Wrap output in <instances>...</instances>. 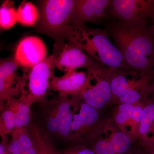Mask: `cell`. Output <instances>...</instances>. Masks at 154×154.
Masks as SVG:
<instances>
[{"label": "cell", "mask_w": 154, "mask_h": 154, "mask_svg": "<svg viewBox=\"0 0 154 154\" xmlns=\"http://www.w3.org/2000/svg\"><path fill=\"white\" fill-rule=\"evenodd\" d=\"M76 3L77 0L42 1L39 19L34 31L58 41L70 23Z\"/></svg>", "instance_id": "277c9868"}, {"label": "cell", "mask_w": 154, "mask_h": 154, "mask_svg": "<svg viewBox=\"0 0 154 154\" xmlns=\"http://www.w3.org/2000/svg\"><path fill=\"white\" fill-rule=\"evenodd\" d=\"M107 138L113 146L116 154H126L129 151L131 140L125 132L122 131L112 132Z\"/></svg>", "instance_id": "44dd1931"}, {"label": "cell", "mask_w": 154, "mask_h": 154, "mask_svg": "<svg viewBox=\"0 0 154 154\" xmlns=\"http://www.w3.org/2000/svg\"><path fill=\"white\" fill-rule=\"evenodd\" d=\"M5 154H12L10 153H9V152H7V153H6Z\"/></svg>", "instance_id": "f546056e"}, {"label": "cell", "mask_w": 154, "mask_h": 154, "mask_svg": "<svg viewBox=\"0 0 154 154\" xmlns=\"http://www.w3.org/2000/svg\"><path fill=\"white\" fill-rule=\"evenodd\" d=\"M73 118L71 125L70 141L92 140L99 125V114L96 110L77 98Z\"/></svg>", "instance_id": "9c48e42d"}, {"label": "cell", "mask_w": 154, "mask_h": 154, "mask_svg": "<svg viewBox=\"0 0 154 154\" xmlns=\"http://www.w3.org/2000/svg\"><path fill=\"white\" fill-rule=\"evenodd\" d=\"M18 64L14 57L1 60L0 63V98L6 102L18 94L22 95V77L17 73Z\"/></svg>", "instance_id": "4fadbf2b"}, {"label": "cell", "mask_w": 154, "mask_h": 154, "mask_svg": "<svg viewBox=\"0 0 154 154\" xmlns=\"http://www.w3.org/2000/svg\"><path fill=\"white\" fill-rule=\"evenodd\" d=\"M110 39L105 29L91 28L86 25L75 27L69 25L57 41L71 42L91 58L113 71L131 72L127 66L121 52Z\"/></svg>", "instance_id": "7a4b0ae2"}, {"label": "cell", "mask_w": 154, "mask_h": 154, "mask_svg": "<svg viewBox=\"0 0 154 154\" xmlns=\"http://www.w3.org/2000/svg\"><path fill=\"white\" fill-rule=\"evenodd\" d=\"M111 0H77L70 25L75 27L87 23H99L107 17Z\"/></svg>", "instance_id": "8fae6325"}, {"label": "cell", "mask_w": 154, "mask_h": 154, "mask_svg": "<svg viewBox=\"0 0 154 154\" xmlns=\"http://www.w3.org/2000/svg\"><path fill=\"white\" fill-rule=\"evenodd\" d=\"M140 104H120L115 116L116 124L122 128L130 125L133 130L138 131L143 107Z\"/></svg>", "instance_id": "2e32d148"}, {"label": "cell", "mask_w": 154, "mask_h": 154, "mask_svg": "<svg viewBox=\"0 0 154 154\" xmlns=\"http://www.w3.org/2000/svg\"><path fill=\"white\" fill-rule=\"evenodd\" d=\"M150 96L151 97L152 101L154 102V75L151 78L146 89L145 95Z\"/></svg>", "instance_id": "484cf974"}, {"label": "cell", "mask_w": 154, "mask_h": 154, "mask_svg": "<svg viewBox=\"0 0 154 154\" xmlns=\"http://www.w3.org/2000/svg\"><path fill=\"white\" fill-rule=\"evenodd\" d=\"M132 72L113 70L110 81V88L112 99L119 104H133L139 102L144 96L151 75L142 76L140 79L135 77L127 79L128 75Z\"/></svg>", "instance_id": "52a82bcc"}, {"label": "cell", "mask_w": 154, "mask_h": 154, "mask_svg": "<svg viewBox=\"0 0 154 154\" xmlns=\"http://www.w3.org/2000/svg\"><path fill=\"white\" fill-rule=\"evenodd\" d=\"M123 22L154 20V0H111L107 17Z\"/></svg>", "instance_id": "ba28073f"}, {"label": "cell", "mask_w": 154, "mask_h": 154, "mask_svg": "<svg viewBox=\"0 0 154 154\" xmlns=\"http://www.w3.org/2000/svg\"><path fill=\"white\" fill-rule=\"evenodd\" d=\"M87 79V72L71 71L62 76H54L51 82L50 88L57 92L59 96L73 98L81 94Z\"/></svg>", "instance_id": "5bb4252c"}, {"label": "cell", "mask_w": 154, "mask_h": 154, "mask_svg": "<svg viewBox=\"0 0 154 154\" xmlns=\"http://www.w3.org/2000/svg\"><path fill=\"white\" fill-rule=\"evenodd\" d=\"M27 128L36 146L37 154H61L57 150L52 140L34 123H32Z\"/></svg>", "instance_id": "ac0fdd59"}, {"label": "cell", "mask_w": 154, "mask_h": 154, "mask_svg": "<svg viewBox=\"0 0 154 154\" xmlns=\"http://www.w3.org/2000/svg\"><path fill=\"white\" fill-rule=\"evenodd\" d=\"M152 26L154 29V21H152Z\"/></svg>", "instance_id": "f1b7e54d"}, {"label": "cell", "mask_w": 154, "mask_h": 154, "mask_svg": "<svg viewBox=\"0 0 154 154\" xmlns=\"http://www.w3.org/2000/svg\"><path fill=\"white\" fill-rule=\"evenodd\" d=\"M105 30L121 52L131 71L141 76L154 73V29L147 19L133 22L112 20Z\"/></svg>", "instance_id": "6da1fadb"}, {"label": "cell", "mask_w": 154, "mask_h": 154, "mask_svg": "<svg viewBox=\"0 0 154 154\" xmlns=\"http://www.w3.org/2000/svg\"><path fill=\"white\" fill-rule=\"evenodd\" d=\"M47 57L44 42L35 36H26L19 42L14 57L19 66L24 69L33 67Z\"/></svg>", "instance_id": "7c38bea8"}, {"label": "cell", "mask_w": 154, "mask_h": 154, "mask_svg": "<svg viewBox=\"0 0 154 154\" xmlns=\"http://www.w3.org/2000/svg\"><path fill=\"white\" fill-rule=\"evenodd\" d=\"M143 106L139 125V135L148 151L154 149V102L150 100Z\"/></svg>", "instance_id": "9a60e30c"}, {"label": "cell", "mask_w": 154, "mask_h": 154, "mask_svg": "<svg viewBox=\"0 0 154 154\" xmlns=\"http://www.w3.org/2000/svg\"><path fill=\"white\" fill-rule=\"evenodd\" d=\"M17 21L25 26L36 25L39 19V13L31 2L23 1L17 10Z\"/></svg>", "instance_id": "d6986e66"}, {"label": "cell", "mask_w": 154, "mask_h": 154, "mask_svg": "<svg viewBox=\"0 0 154 154\" xmlns=\"http://www.w3.org/2000/svg\"><path fill=\"white\" fill-rule=\"evenodd\" d=\"M6 106L15 115V129L27 128L33 123V113L30 106L26 103L23 96H20L19 99H10L6 102Z\"/></svg>", "instance_id": "e0dca14e"}, {"label": "cell", "mask_w": 154, "mask_h": 154, "mask_svg": "<svg viewBox=\"0 0 154 154\" xmlns=\"http://www.w3.org/2000/svg\"><path fill=\"white\" fill-rule=\"evenodd\" d=\"M21 146L22 149V154H37L36 146L32 139L22 143Z\"/></svg>", "instance_id": "d4e9b609"}, {"label": "cell", "mask_w": 154, "mask_h": 154, "mask_svg": "<svg viewBox=\"0 0 154 154\" xmlns=\"http://www.w3.org/2000/svg\"><path fill=\"white\" fill-rule=\"evenodd\" d=\"M7 152L12 154H22V149L21 143L16 135L12 133V139L8 144Z\"/></svg>", "instance_id": "603a6c76"}, {"label": "cell", "mask_w": 154, "mask_h": 154, "mask_svg": "<svg viewBox=\"0 0 154 154\" xmlns=\"http://www.w3.org/2000/svg\"><path fill=\"white\" fill-rule=\"evenodd\" d=\"M55 57L51 54L45 60L30 68L24 69L22 77V92L26 103L31 107L35 103H41L47 99L48 91L54 76Z\"/></svg>", "instance_id": "8992f818"}, {"label": "cell", "mask_w": 154, "mask_h": 154, "mask_svg": "<svg viewBox=\"0 0 154 154\" xmlns=\"http://www.w3.org/2000/svg\"><path fill=\"white\" fill-rule=\"evenodd\" d=\"M16 128L15 115L13 111L6 106L1 112L0 118L1 135L13 133Z\"/></svg>", "instance_id": "7402d4cb"}, {"label": "cell", "mask_w": 154, "mask_h": 154, "mask_svg": "<svg viewBox=\"0 0 154 154\" xmlns=\"http://www.w3.org/2000/svg\"><path fill=\"white\" fill-rule=\"evenodd\" d=\"M76 103L75 98L58 95L46 99L38 103L37 122L33 123L51 140L70 141L71 125Z\"/></svg>", "instance_id": "3957f363"}, {"label": "cell", "mask_w": 154, "mask_h": 154, "mask_svg": "<svg viewBox=\"0 0 154 154\" xmlns=\"http://www.w3.org/2000/svg\"><path fill=\"white\" fill-rule=\"evenodd\" d=\"M61 154H96L93 149L84 146H77L65 150Z\"/></svg>", "instance_id": "cb8c5ba5"}, {"label": "cell", "mask_w": 154, "mask_h": 154, "mask_svg": "<svg viewBox=\"0 0 154 154\" xmlns=\"http://www.w3.org/2000/svg\"><path fill=\"white\" fill-rule=\"evenodd\" d=\"M52 54L55 57V67L66 72L80 68L86 69L92 60L82 50L67 40L55 42Z\"/></svg>", "instance_id": "30bf717a"}, {"label": "cell", "mask_w": 154, "mask_h": 154, "mask_svg": "<svg viewBox=\"0 0 154 154\" xmlns=\"http://www.w3.org/2000/svg\"><path fill=\"white\" fill-rule=\"evenodd\" d=\"M86 69L85 86L81 94L74 97L99 110L112 100L110 81L113 70L92 58Z\"/></svg>", "instance_id": "5b68a950"}, {"label": "cell", "mask_w": 154, "mask_h": 154, "mask_svg": "<svg viewBox=\"0 0 154 154\" xmlns=\"http://www.w3.org/2000/svg\"><path fill=\"white\" fill-rule=\"evenodd\" d=\"M2 140L0 144V154H5L7 152V149L8 144L7 143V139L5 135H1Z\"/></svg>", "instance_id": "4316f807"}, {"label": "cell", "mask_w": 154, "mask_h": 154, "mask_svg": "<svg viewBox=\"0 0 154 154\" xmlns=\"http://www.w3.org/2000/svg\"><path fill=\"white\" fill-rule=\"evenodd\" d=\"M17 21V11L13 1H5L0 8V26L5 30L13 27Z\"/></svg>", "instance_id": "ffe728a7"}, {"label": "cell", "mask_w": 154, "mask_h": 154, "mask_svg": "<svg viewBox=\"0 0 154 154\" xmlns=\"http://www.w3.org/2000/svg\"><path fill=\"white\" fill-rule=\"evenodd\" d=\"M148 152L149 153L148 154H154V149Z\"/></svg>", "instance_id": "83f0119b"}]
</instances>
